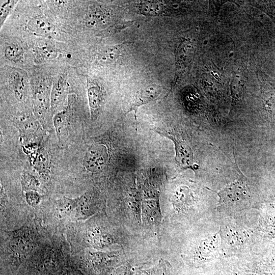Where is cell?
Instances as JSON below:
<instances>
[{
    "label": "cell",
    "mask_w": 275,
    "mask_h": 275,
    "mask_svg": "<svg viewBox=\"0 0 275 275\" xmlns=\"http://www.w3.org/2000/svg\"><path fill=\"white\" fill-rule=\"evenodd\" d=\"M87 93L91 116L95 118L99 114L101 106V90L97 85L93 82H89Z\"/></svg>",
    "instance_id": "obj_10"
},
{
    "label": "cell",
    "mask_w": 275,
    "mask_h": 275,
    "mask_svg": "<svg viewBox=\"0 0 275 275\" xmlns=\"http://www.w3.org/2000/svg\"><path fill=\"white\" fill-rule=\"evenodd\" d=\"M252 4L275 20V1H252Z\"/></svg>",
    "instance_id": "obj_18"
},
{
    "label": "cell",
    "mask_w": 275,
    "mask_h": 275,
    "mask_svg": "<svg viewBox=\"0 0 275 275\" xmlns=\"http://www.w3.org/2000/svg\"><path fill=\"white\" fill-rule=\"evenodd\" d=\"M259 80L261 84L264 107L272 117H275V80L266 74L260 72Z\"/></svg>",
    "instance_id": "obj_5"
},
{
    "label": "cell",
    "mask_w": 275,
    "mask_h": 275,
    "mask_svg": "<svg viewBox=\"0 0 275 275\" xmlns=\"http://www.w3.org/2000/svg\"><path fill=\"white\" fill-rule=\"evenodd\" d=\"M32 163L41 179L47 181L50 177V165L48 153L44 148L38 149L33 157Z\"/></svg>",
    "instance_id": "obj_8"
},
{
    "label": "cell",
    "mask_w": 275,
    "mask_h": 275,
    "mask_svg": "<svg viewBox=\"0 0 275 275\" xmlns=\"http://www.w3.org/2000/svg\"><path fill=\"white\" fill-rule=\"evenodd\" d=\"M38 120L29 115H22L14 120V125L28 141H37L42 136V125Z\"/></svg>",
    "instance_id": "obj_3"
},
{
    "label": "cell",
    "mask_w": 275,
    "mask_h": 275,
    "mask_svg": "<svg viewBox=\"0 0 275 275\" xmlns=\"http://www.w3.org/2000/svg\"><path fill=\"white\" fill-rule=\"evenodd\" d=\"M218 243V236L216 234L202 240L196 251V256L199 261L203 262L210 257L216 251Z\"/></svg>",
    "instance_id": "obj_9"
},
{
    "label": "cell",
    "mask_w": 275,
    "mask_h": 275,
    "mask_svg": "<svg viewBox=\"0 0 275 275\" xmlns=\"http://www.w3.org/2000/svg\"><path fill=\"white\" fill-rule=\"evenodd\" d=\"M15 3V2L14 1H7L1 5L0 11L1 26L3 23Z\"/></svg>",
    "instance_id": "obj_24"
},
{
    "label": "cell",
    "mask_w": 275,
    "mask_h": 275,
    "mask_svg": "<svg viewBox=\"0 0 275 275\" xmlns=\"http://www.w3.org/2000/svg\"><path fill=\"white\" fill-rule=\"evenodd\" d=\"M39 52L41 56L46 59H53L58 56L57 51L49 45H42L39 47Z\"/></svg>",
    "instance_id": "obj_23"
},
{
    "label": "cell",
    "mask_w": 275,
    "mask_h": 275,
    "mask_svg": "<svg viewBox=\"0 0 275 275\" xmlns=\"http://www.w3.org/2000/svg\"><path fill=\"white\" fill-rule=\"evenodd\" d=\"M157 132L169 138L174 144L176 153L175 159L181 169H190L193 170L196 169L193 150L187 142L167 131Z\"/></svg>",
    "instance_id": "obj_2"
},
{
    "label": "cell",
    "mask_w": 275,
    "mask_h": 275,
    "mask_svg": "<svg viewBox=\"0 0 275 275\" xmlns=\"http://www.w3.org/2000/svg\"><path fill=\"white\" fill-rule=\"evenodd\" d=\"M21 183L23 191H36L40 185L39 180L34 175L28 172L22 174Z\"/></svg>",
    "instance_id": "obj_16"
},
{
    "label": "cell",
    "mask_w": 275,
    "mask_h": 275,
    "mask_svg": "<svg viewBox=\"0 0 275 275\" xmlns=\"http://www.w3.org/2000/svg\"><path fill=\"white\" fill-rule=\"evenodd\" d=\"M104 17L102 10L97 7L92 8L86 15V24L88 27L96 26L104 20Z\"/></svg>",
    "instance_id": "obj_15"
},
{
    "label": "cell",
    "mask_w": 275,
    "mask_h": 275,
    "mask_svg": "<svg viewBox=\"0 0 275 275\" xmlns=\"http://www.w3.org/2000/svg\"><path fill=\"white\" fill-rule=\"evenodd\" d=\"M14 92L16 98L18 100L23 99L26 90L25 81L23 77L17 74L14 77Z\"/></svg>",
    "instance_id": "obj_19"
},
{
    "label": "cell",
    "mask_w": 275,
    "mask_h": 275,
    "mask_svg": "<svg viewBox=\"0 0 275 275\" xmlns=\"http://www.w3.org/2000/svg\"><path fill=\"white\" fill-rule=\"evenodd\" d=\"M240 275H256L255 274H253V273H244Z\"/></svg>",
    "instance_id": "obj_26"
},
{
    "label": "cell",
    "mask_w": 275,
    "mask_h": 275,
    "mask_svg": "<svg viewBox=\"0 0 275 275\" xmlns=\"http://www.w3.org/2000/svg\"><path fill=\"white\" fill-rule=\"evenodd\" d=\"M22 53V48L18 45L13 44L7 46L4 51L6 58L12 61H17L20 58Z\"/></svg>",
    "instance_id": "obj_21"
},
{
    "label": "cell",
    "mask_w": 275,
    "mask_h": 275,
    "mask_svg": "<svg viewBox=\"0 0 275 275\" xmlns=\"http://www.w3.org/2000/svg\"><path fill=\"white\" fill-rule=\"evenodd\" d=\"M25 197L27 203L31 206H36L40 200V195L36 191H26Z\"/></svg>",
    "instance_id": "obj_25"
},
{
    "label": "cell",
    "mask_w": 275,
    "mask_h": 275,
    "mask_svg": "<svg viewBox=\"0 0 275 275\" xmlns=\"http://www.w3.org/2000/svg\"><path fill=\"white\" fill-rule=\"evenodd\" d=\"M221 200L229 207L240 206L250 198V190L244 183L236 181L217 193Z\"/></svg>",
    "instance_id": "obj_1"
},
{
    "label": "cell",
    "mask_w": 275,
    "mask_h": 275,
    "mask_svg": "<svg viewBox=\"0 0 275 275\" xmlns=\"http://www.w3.org/2000/svg\"><path fill=\"white\" fill-rule=\"evenodd\" d=\"M107 160L106 148L102 145L91 146L84 156L83 164L85 169L90 172L101 171L105 166Z\"/></svg>",
    "instance_id": "obj_4"
},
{
    "label": "cell",
    "mask_w": 275,
    "mask_h": 275,
    "mask_svg": "<svg viewBox=\"0 0 275 275\" xmlns=\"http://www.w3.org/2000/svg\"><path fill=\"white\" fill-rule=\"evenodd\" d=\"M119 54V47L118 46H112L104 50L100 54V58L103 62H110L116 60Z\"/></svg>",
    "instance_id": "obj_22"
},
{
    "label": "cell",
    "mask_w": 275,
    "mask_h": 275,
    "mask_svg": "<svg viewBox=\"0 0 275 275\" xmlns=\"http://www.w3.org/2000/svg\"><path fill=\"white\" fill-rule=\"evenodd\" d=\"M28 28L32 32L39 35H47L54 30V26L46 18L36 16L31 19L28 24Z\"/></svg>",
    "instance_id": "obj_11"
},
{
    "label": "cell",
    "mask_w": 275,
    "mask_h": 275,
    "mask_svg": "<svg viewBox=\"0 0 275 275\" xmlns=\"http://www.w3.org/2000/svg\"><path fill=\"white\" fill-rule=\"evenodd\" d=\"M9 246L12 251L19 254L26 253L33 249V243L28 237L18 235L12 239Z\"/></svg>",
    "instance_id": "obj_13"
},
{
    "label": "cell",
    "mask_w": 275,
    "mask_h": 275,
    "mask_svg": "<svg viewBox=\"0 0 275 275\" xmlns=\"http://www.w3.org/2000/svg\"><path fill=\"white\" fill-rule=\"evenodd\" d=\"M164 6L157 2H145L139 6V10L142 14L146 16H155L161 14L164 12Z\"/></svg>",
    "instance_id": "obj_14"
},
{
    "label": "cell",
    "mask_w": 275,
    "mask_h": 275,
    "mask_svg": "<svg viewBox=\"0 0 275 275\" xmlns=\"http://www.w3.org/2000/svg\"><path fill=\"white\" fill-rule=\"evenodd\" d=\"M244 86V78L239 73H235L231 82V91L233 99H238L240 97Z\"/></svg>",
    "instance_id": "obj_17"
},
{
    "label": "cell",
    "mask_w": 275,
    "mask_h": 275,
    "mask_svg": "<svg viewBox=\"0 0 275 275\" xmlns=\"http://www.w3.org/2000/svg\"><path fill=\"white\" fill-rule=\"evenodd\" d=\"M66 81L64 76H60L53 84L50 97V107L52 112L59 106L65 96Z\"/></svg>",
    "instance_id": "obj_12"
},
{
    "label": "cell",
    "mask_w": 275,
    "mask_h": 275,
    "mask_svg": "<svg viewBox=\"0 0 275 275\" xmlns=\"http://www.w3.org/2000/svg\"><path fill=\"white\" fill-rule=\"evenodd\" d=\"M69 116V112L67 109L56 114L53 119L59 145L62 147L67 145L68 141L70 129Z\"/></svg>",
    "instance_id": "obj_6"
},
{
    "label": "cell",
    "mask_w": 275,
    "mask_h": 275,
    "mask_svg": "<svg viewBox=\"0 0 275 275\" xmlns=\"http://www.w3.org/2000/svg\"><path fill=\"white\" fill-rule=\"evenodd\" d=\"M78 198L71 199L64 197L61 199L58 203L59 210L63 212H69L76 208L78 203Z\"/></svg>",
    "instance_id": "obj_20"
},
{
    "label": "cell",
    "mask_w": 275,
    "mask_h": 275,
    "mask_svg": "<svg viewBox=\"0 0 275 275\" xmlns=\"http://www.w3.org/2000/svg\"><path fill=\"white\" fill-rule=\"evenodd\" d=\"M161 91V87L156 85H152L144 88L136 96L127 113L134 111L135 119L136 120L138 108L155 99L160 94Z\"/></svg>",
    "instance_id": "obj_7"
}]
</instances>
